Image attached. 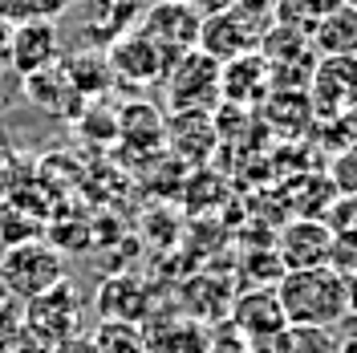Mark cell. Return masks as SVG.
I'll return each mask as SVG.
<instances>
[{
    "label": "cell",
    "instance_id": "e0dca14e",
    "mask_svg": "<svg viewBox=\"0 0 357 353\" xmlns=\"http://www.w3.org/2000/svg\"><path fill=\"white\" fill-rule=\"evenodd\" d=\"M98 313H102V321H134V325H142L151 317V296H146L142 285H134L130 276H114V280L98 285Z\"/></svg>",
    "mask_w": 357,
    "mask_h": 353
},
{
    "label": "cell",
    "instance_id": "52a82bcc",
    "mask_svg": "<svg viewBox=\"0 0 357 353\" xmlns=\"http://www.w3.org/2000/svg\"><path fill=\"white\" fill-rule=\"evenodd\" d=\"M317 118H349L357 110V57H321L309 77Z\"/></svg>",
    "mask_w": 357,
    "mask_h": 353
},
{
    "label": "cell",
    "instance_id": "9a60e30c",
    "mask_svg": "<svg viewBox=\"0 0 357 353\" xmlns=\"http://www.w3.org/2000/svg\"><path fill=\"white\" fill-rule=\"evenodd\" d=\"M272 89V73H268L264 53H244V57H231L220 66V98L223 102H236V106H256Z\"/></svg>",
    "mask_w": 357,
    "mask_h": 353
},
{
    "label": "cell",
    "instance_id": "7402d4cb",
    "mask_svg": "<svg viewBox=\"0 0 357 353\" xmlns=\"http://www.w3.org/2000/svg\"><path fill=\"white\" fill-rule=\"evenodd\" d=\"M66 4H73V0H0V21L21 24V21H37V17L53 21Z\"/></svg>",
    "mask_w": 357,
    "mask_h": 353
},
{
    "label": "cell",
    "instance_id": "30bf717a",
    "mask_svg": "<svg viewBox=\"0 0 357 353\" xmlns=\"http://www.w3.org/2000/svg\"><path fill=\"white\" fill-rule=\"evenodd\" d=\"M333 227L312 216H301L296 223H289L280 236H276V252L284 268H325L333 264Z\"/></svg>",
    "mask_w": 357,
    "mask_h": 353
},
{
    "label": "cell",
    "instance_id": "4fadbf2b",
    "mask_svg": "<svg viewBox=\"0 0 357 353\" xmlns=\"http://www.w3.org/2000/svg\"><path fill=\"white\" fill-rule=\"evenodd\" d=\"M162 142L183 163L211 158L215 142H220V130H215L211 110H171V118H162Z\"/></svg>",
    "mask_w": 357,
    "mask_h": 353
},
{
    "label": "cell",
    "instance_id": "7c38bea8",
    "mask_svg": "<svg viewBox=\"0 0 357 353\" xmlns=\"http://www.w3.org/2000/svg\"><path fill=\"white\" fill-rule=\"evenodd\" d=\"M227 325L244 341H256V337L289 329V317L280 309L276 288H244V292H236V301L227 309Z\"/></svg>",
    "mask_w": 357,
    "mask_h": 353
},
{
    "label": "cell",
    "instance_id": "9c48e42d",
    "mask_svg": "<svg viewBox=\"0 0 357 353\" xmlns=\"http://www.w3.org/2000/svg\"><path fill=\"white\" fill-rule=\"evenodd\" d=\"M106 61H110L114 77L118 82H130V86H155V82H162V73L171 69L167 53L146 33H138V29H130L126 37H118L106 49Z\"/></svg>",
    "mask_w": 357,
    "mask_h": 353
},
{
    "label": "cell",
    "instance_id": "277c9868",
    "mask_svg": "<svg viewBox=\"0 0 357 353\" xmlns=\"http://www.w3.org/2000/svg\"><path fill=\"white\" fill-rule=\"evenodd\" d=\"M167 106L171 110H211L220 102V61L207 53H183L162 73Z\"/></svg>",
    "mask_w": 357,
    "mask_h": 353
},
{
    "label": "cell",
    "instance_id": "484cf974",
    "mask_svg": "<svg viewBox=\"0 0 357 353\" xmlns=\"http://www.w3.org/2000/svg\"><path fill=\"white\" fill-rule=\"evenodd\" d=\"M199 17H215V13H227V8H236V0H187Z\"/></svg>",
    "mask_w": 357,
    "mask_h": 353
},
{
    "label": "cell",
    "instance_id": "83f0119b",
    "mask_svg": "<svg viewBox=\"0 0 357 353\" xmlns=\"http://www.w3.org/2000/svg\"><path fill=\"white\" fill-rule=\"evenodd\" d=\"M337 353H357V333H349L345 341H337Z\"/></svg>",
    "mask_w": 357,
    "mask_h": 353
},
{
    "label": "cell",
    "instance_id": "ba28073f",
    "mask_svg": "<svg viewBox=\"0 0 357 353\" xmlns=\"http://www.w3.org/2000/svg\"><path fill=\"white\" fill-rule=\"evenodd\" d=\"M4 57L8 66L17 69L21 77L37 73V69L61 61V33H57V21L49 17H37V21H21L8 29V45H4Z\"/></svg>",
    "mask_w": 357,
    "mask_h": 353
},
{
    "label": "cell",
    "instance_id": "2e32d148",
    "mask_svg": "<svg viewBox=\"0 0 357 353\" xmlns=\"http://www.w3.org/2000/svg\"><path fill=\"white\" fill-rule=\"evenodd\" d=\"M309 41L321 57H357V4L354 0H341L333 8H325Z\"/></svg>",
    "mask_w": 357,
    "mask_h": 353
},
{
    "label": "cell",
    "instance_id": "7a4b0ae2",
    "mask_svg": "<svg viewBox=\"0 0 357 353\" xmlns=\"http://www.w3.org/2000/svg\"><path fill=\"white\" fill-rule=\"evenodd\" d=\"M77 321H82V301H77V292H73L69 280H57L53 288H45L41 296L24 301L17 350L49 353L53 345H61L66 337L77 333Z\"/></svg>",
    "mask_w": 357,
    "mask_h": 353
},
{
    "label": "cell",
    "instance_id": "3957f363",
    "mask_svg": "<svg viewBox=\"0 0 357 353\" xmlns=\"http://www.w3.org/2000/svg\"><path fill=\"white\" fill-rule=\"evenodd\" d=\"M57 280H66V260L57 248H49L41 240H24L0 252V285L13 301H33L45 288H53Z\"/></svg>",
    "mask_w": 357,
    "mask_h": 353
},
{
    "label": "cell",
    "instance_id": "6da1fadb",
    "mask_svg": "<svg viewBox=\"0 0 357 353\" xmlns=\"http://www.w3.org/2000/svg\"><path fill=\"white\" fill-rule=\"evenodd\" d=\"M280 309L289 325H325L333 329L337 321L349 317V276L325 268H289L284 280L276 285Z\"/></svg>",
    "mask_w": 357,
    "mask_h": 353
},
{
    "label": "cell",
    "instance_id": "f546056e",
    "mask_svg": "<svg viewBox=\"0 0 357 353\" xmlns=\"http://www.w3.org/2000/svg\"><path fill=\"white\" fill-rule=\"evenodd\" d=\"M0 296H8V292H4V285H0Z\"/></svg>",
    "mask_w": 357,
    "mask_h": 353
},
{
    "label": "cell",
    "instance_id": "603a6c76",
    "mask_svg": "<svg viewBox=\"0 0 357 353\" xmlns=\"http://www.w3.org/2000/svg\"><path fill=\"white\" fill-rule=\"evenodd\" d=\"M292 353H337V337L325 325H289Z\"/></svg>",
    "mask_w": 357,
    "mask_h": 353
},
{
    "label": "cell",
    "instance_id": "8992f818",
    "mask_svg": "<svg viewBox=\"0 0 357 353\" xmlns=\"http://www.w3.org/2000/svg\"><path fill=\"white\" fill-rule=\"evenodd\" d=\"M260 29H268V17H256L248 8H227V13H215V17H203L199 29V53L215 57V61H231V57H244L252 49H260Z\"/></svg>",
    "mask_w": 357,
    "mask_h": 353
},
{
    "label": "cell",
    "instance_id": "5b68a950",
    "mask_svg": "<svg viewBox=\"0 0 357 353\" xmlns=\"http://www.w3.org/2000/svg\"><path fill=\"white\" fill-rule=\"evenodd\" d=\"M199 29L203 17L187 0H155V4L142 8V21H138V33H146L167 53V61H178L183 53H195L199 49Z\"/></svg>",
    "mask_w": 357,
    "mask_h": 353
},
{
    "label": "cell",
    "instance_id": "5bb4252c",
    "mask_svg": "<svg viewBox=\"0 0 357 353\" xmlns=\"http://www.w3.org/2000/svg\"><path fill=\"white\" fill-rule=\"evenodd\" d=\"M86 41L98 49H110L118 37H126L142 21V0H77Z\"/></svg>",
    "mask_w": 357,
    "mask_h": 353
},
{
    "label": "cell",
    "instance_id": "f1b7e54d",
    "mask_svg": "<svg viewBox=\"0 0 357 353\" xmlns=\"http://www.w3.org/2000/svg\"><path fill=\"white\" fill-rule=\"evenodd\" d=\"M4 158H8V147H4V138H0V167H4Z\"/></svg>",
    "mask_w": 357,
    "mask_h": 353
},
{
    "label": "cell",
    "instance_id": "d4e9b609",
    "mask_svg": "<svg viewBox=\"0 0 357 353\" xmlns=\"http://www.w3.org/2000/svg\"><path fill=\"white\" fill-rule=\"evenodd\" d=\"M49 353H98V345H93L89 333H73V337H66L61 345H53Z\"/></svg>",
    "mask_w": 357,
    "mask_h": 353
},
{
    "label": "cell",
    "instance_id": "cb8c5ba5",
    "mask_svg": "<svg viewBox=\"0 0 357 353\" xmlns=\"http://www.w3.org/2000/svg\"><path fill=\"white\" fill-rule=\"evenodd\" d=\"M17 337H21V309L13 296H0V353L17 350Z\"/></svg>",
    "mask_w": 357,
    "mask_h": 353
},
{
    "label": "cell",
    "instance_id": "4316f807",
    "mask_svg": "<svg viewBox=\"0 0 357 353\" xmlns=\"http://www.w3.org/2000/svg\"><path fill=\"white\" fill-rule=\"evenodd\" d=\"M236 4L256 13V17H268V21H272V8H276V0H236Z\"/></svg>",
    "mask_w": 357,
    "mask_h": 353
},
{
    "label": "cell",
    "instance_id": "d6986e66",
    "mask_svg": "<svg viewBox=\"0 0 357 353\" xmlns=\"http://www.w3.org/2000/svg\"><path fill=\"white\" fill-rule=\"evenodd\" d=\"M98 353H146L142 325L134 321H98V329L89 333Z\"/></svg>",
    "mask_w": 357,
    "mask_h": 353
},
{
    "label": "cell",
    "instance_id": "44dd1931",
    "mask_svg": "<svg viewBox=\"0 0 357 353\" xmlns=\"http://www.w3.org/2000/svg\"><path fill=\"white\" fill-rule=\"evenodd\" d=\"M284 260H280V252H252L244 260V280L248 288H276L284 280Z\"/></svg>",
    "mask_w": 357,
    "mask_h": 353
},
{
    "label": "cell",
    "instance_id": "ac0fdd59",
    "mask_svg": "<svg viewBox=\"0 0 357 353\" xmlns=\"http://www.w3.org/2000/svg\"><path fill=\"white\" fill-rule=\"evenodd\" d=\"M21 82H24L29 102L41 106L45 114H73V106H77V89L69 82L66 61H53V66L37 69V73H29Z\"/></svg>",
    "mask_w": 357,
    "mask_h": 353
},
{
    "label": "cell",
    "instance_id": "ffe728a7",
    "mask_svg": "<svg viewBox=\"0 0 357 353\" xmlns=\"http://www.w3.org/2000/svg\"><path fill=\"white\" fill-rule=\"evenodd\" d=\"M321 13H325L321 0H276V8H272V24L312 37V29H317V21H321Z\"/></svg>",
    "mask_w": 357,
    "mask_h": 353
},
{
    "label": "cell",
    "instance_id": "8fae6325",
    "mask_svg": "<svg viewBox=\"0 0 357 353\" xmlns=\"http://www.w3.org/2000/svg\"><path fill=\"white\" fill-rule=\"evenodd\" d=\"M142 337H146V353H207L215 333L199 317L175 313V317H146Z\"/></svg>",
    "mask_w": 357,
    "mask_h": 353
}]
</instances>
